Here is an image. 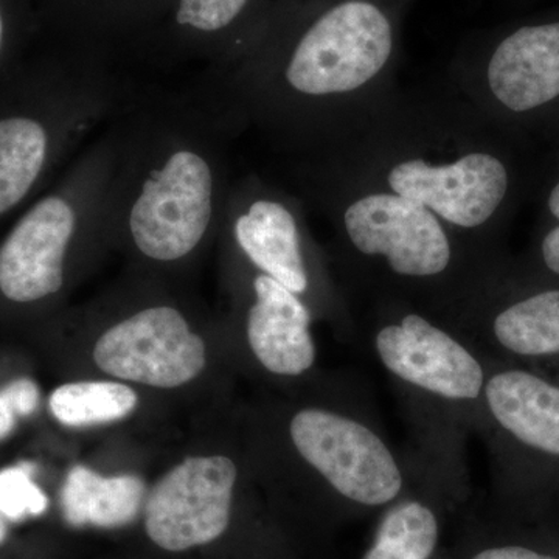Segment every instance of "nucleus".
Masks as SVG:
<instances>
[{"label": "nucleus", "instance_id": "nucleus-12", "mask_svg": "<svg viewBox=\"0 0 559 559\" xmlns=\"http://www.w3.org/2000/svg\"><path fill=\"white\" fill-rule=\"evenodd\" d=\"M238 469L226 455L189 457L168 471L145 502V530L160 549L213 543L230 524Z\"/></svg>", "mask_w": 559, "mask_h": 559}, {"label": "nucleus", "instance_id": "nucleus-22", "mask_svg": "<svg viewBox=\"0 0 559 559\" xmlns=\"http://www.w3.org/2000/svg\"><path fill=\"white\" fill-rule=\"evenodd\" d=\"M0 392L9 401L14 414L21 415V417H28L39 407L40 393L38 384L28 380V378L14 380L7 388L0 390Z\"/></svg>", "mask_w": 559, "mask_h": 559}, {"label": "nucleus", "instance_id": "nucleus-19", "mask_svg": "<svg viewBox=\"0 0 559 559\" xmlns=\"http://www.w3.org/2000/svg\"><path fill=\"white\" fill-rule=\"evenodd\" d=\"M259 0H179L175 22L179 27L215 36L237 27Z\"/></svg>", "mask_w": 559, "mask_h": 559}, {"label": "nucleus", "instance_id": "nucleus-9", "mask_svg": "<svg viewBox=\"0 0 559 559\" xmlns=\"http://www.w3.org/2000/svg\"><path fill=\"white\" fill-rule=\"evenodd\" d=\"M374 356L395 380L423 395L476 404L487 370L450 323L395 297H380L371 331Z\"/></svg>", "mask_w": 559, "mask_h": 559}, {"label": "nucleus", "instance_id": "nucleus-14", "mask_svg": "<svg viewBox=\"0 0 559 559\" xmlns=\"http://www.w3.org/2000/svg\"><path fill=\"white\" fill-rule=\"evenodd\" d=\"M474 318H487L492 340L513 355H559V288L539 289L499 304L479 293H468L441 320L452 325Z\"/></svg>", "mask_w": 559, "mask_h": 559}, {"label": "nucleus", "instance_id": "nucleus-15", "mask_svg": "<svg viewBox=\"0 0 559 559\" xmlns=\"http://www.w3.org/2000/svg\"><path fill=\"white\" fill-rule=\"evenodd\" d=\"M485 409L513 439L559 457V388L524 370L488 374L481 392Z\"/></svg>", "mask_w": 559, "mask_h": 559}, {"label": "nucleus", "instance_id": "nucleus-25", "mask_svg": "<svg viewBox=\"0 0 559 559\" xmlns=\"http://www.w3.org/2000/svg\"><path fill=\"white\" fill-rule=\"evenodd\" d=\"M7 47H9V21H7L5 11L0 3V68L5 61Z\"/></svg>", "mask_w": 559, "mask_h": 559}, {"label": "nucleus", "instance_id": "nucleus-7", "mask_svg": "<svg viewBox=\"0 0 559 559\" xmlns=\"http://www.w3.org/2000/svg\"><path fill=\"white\" fill-rule=\"evenodd\" d=\"M450 90L500 130L559 148V20L474 40L452 62Z\"/></svg>", "mask_w": 559, "mask_h": 559}, {"label": "nucleus", "instance_id": "nucleus-10", "mask_svg": "<svg viewBox=\"0 0 559 559\" xmlns=\"http://www.w3.org/2000/svg\"><path fill=\"white\" fill-rule=\"evenodd\" d=\"M288 437L301 462L334 495L355 506H389L406 487L399 455L355 412L304 407L289 419Z\"/></svg>", "mask_w": 559, "mask_h": 559}, {"label": "nucleus", "instance_id": "nucleus-21", "mask_svg": "<svg viewBox=\"0 0 559 559\" xmlns=\"http://www.w3.org/2000/svg\"><path fill=\"white\" fill-rule=\"evenodd\" d=\"M540 231L538 257L544 270L559 277V148L538 179Z\"/></svg>", "mask_w": 559, "mask_h": 559}, {"label": "nucleus", "instance_id": "nucleus-3", "mask_svg": "<svg viewBox=\"0 0 559 559\" xmlns=\"http://www.w3.org/2000/svg\"><path fill=\"white\" fill-rule=\"evenodd\" d=\"M112 238L146 263H186L221 231L240 130L212 91L130 98L114 119Z\"/></svg>", "mask_w": 559, "mask_h": 559}, {"label": "nucleus", "instance_id": "nucleus-18", "mask_svg": "<svg viewBox=\"0 0 559 559\" xmlns=\"http://www.w3.org/2000/svg\"><path fill=\"white\" fill-rule=\"evenodd\" d=\"M439 543V520L423 500L395 503L382 518L362 559H430Z\"/></svg>", "mask_w": 559, "mask_h": 559}, {"label": "nucleus", "instance_id": "nucleus-8", "mask_svg": "<svg viewBox=\"0 0 559 559\" xmlns=\"http://www.w3.org/2000/svg\"><path fill=\"white\" fill-rule=\"evenodd\" d=\"M221 234L246 266L293 290L311 311L320 304L340 312L299 198L260 176H242L231 183Z\"/></svg>", "mask_w": 559, "mask_h": 559}, {"label": "nucleus", "instance_id": "nucleus-16", "mask_svg": "<svg viewBox=\"0 0 559 559\" xmlns=\"http://www.w3.org/2000/svg\"><path fill=\"white\" fill-rule=\"evenodd\" d=\"M145 481L134 474L105 477L87 466L69 471L61 489L64 520L72 527L120 528L142 510Z\"/></svg>", "mask_w": 559, "mask_h": 559}, {"label": "nucleus", "instance_id": "nucleus-24", "mask_svg": "<svg viewBox=\"0 0 559 559\" xmlns=\"http://www.w3.org/2000/svg\"><path fill=\"white\" fill-rule=\"evenodd\" d=\"M14 426H16V414L0 392V440L9 437L13 432Z\"/></svg>", "mask_w": 559, "mask_h": 559}, {"label": "nucleus", "instance_id": "nucleus-20", "mask_svg": "<svg viewBox=\"0 0 559 559\" xmlns=\"http://www.w3.org/2000/svg\"><path fill=\"white\" fill-rule=\"evenodd\" d=\"M35 466L20 463L0 471V513L7 521L21 522L40 516L49 507V499L33 480Z\"/></svg>", "mask_w": 559, "mask_h": 559}, {"label": "nucleus", "instance_id": "nucleus-27", "mask_svg": "<svg viewBox=\"0 0 559 559\" xmlns=\"http://www.w3.org/2000/svg\"><path fill=\"white\" fill-rule=\"evenodd\" d=\"M385 2L393 3V5L401 7V9H403L404 3H406L407 0H385Z\"/></svg>", "mask_w": 559, "mask_h": 559}, {"label": "nucleus", "instance_id": "nucleus-17", "mask_svg": "<svg viewBox=\"0 0 559 559\" xmlns=\"http://www.w3.org/2000/svg\"><path fill=\"white\" fill-rule=\"evenodd\" d=\"M49 406L61 425L86 428L130 417L138 409L139 396L123 382H69L51 393Z\"/></svg>", "mask_w": 559, "mask_h": 559}, {"label": "nucleus", "instance_id": "nucleus-6", "mask_svg": "<svg viewBox=\"0 0 559 559\" xmlns=\"http://www.w3.org/2000/svg\"><path fill=\"white\" fill-rule=\"evenodd\" d=\"M117 131L109 124L32 202L0 242V300L31 308L57 299L92 242L114 240Z\"/></svg>", "mask_w": 559, "mask_h": 559}, {"label": "nucleus", "instance_id": "nucleus-5", "mask_svg": "<svg viewBox=\"0 0 559 559\" xmlns=\"http://www.w3.org/2000/svg\"><path fill=\"white\" fill-rule=\"evenodd\" d=\"M128 100L123 83L91 69H40L0 81V221L38 197Z\"/></svg>", "mask_w": 559, "mask_h": 559}, {"label": "nucleus", "instance_id": "nucleus-11", "mask_svg": "<svg viewBox=\"0 0 559 559\" xmlns=\"http://www.w3.org/2000/svg\"><path fill=\"white\" fill-rule=\"evenodd\" d=\"M94 360L121 381L175 389L200 377L207 348L182 310L157 301L128 312L103 331Z\"/></svg>", "mask_w": 559, "mask_h": 559}, {"label": "nucleus", "instance_id": "nucleus-1", "mask_svg": "<svg viewBox=\"0 0 559 559\" xmlns=\"http://www.w3.org/2000/svg\"><path fill=\"white\" fill-rule=\"evenodd\" d=\"M401 7L312 0L271 25L226 79L205 83L240 128L300 157L322 153L400 94Z\"/></svg>", "mask_w": 559, "mask_h": 559}, {"label": "nucleus", "instance_id": "nucleus-2", "mask_svg": "<svg viewBox=\"0 0 559 559\" xmlns=\"http://www.w3.org/2000/svg\"><path fill=\"white\" fill-rule=\"evenodd\" d=\"M525 146L448 87L436 94L400 92L336 145L300 159L320 162L429 210L491 261L492 241L532 183Z\"/></svg>", "mask_w": 559, "mask_h": 559}, {"label": "nucleus", "instance_id": "nucleus-26", "mask_svg": "<svg viewBox=\"0 0 559 559\" xmlns=\"http://www.w3.org/2000/svg\"><path fill=\"white\" fill-rule=\"evenodd\" d=\"M7 535H9V527H7V520L0 513V546H2L3 540L7 539Z\"/></svg>", "mask_w": 559, "mask_h": 559}, {"label": "nucleus", "instance_id": "nucleus-23", "mask_svg": "<svg viewBox=\"0 0 559 559\" xmlns=\"http://www.w3.org/2000/svg\"><path fill=\"white\" fill-rule=\"evenodd\" d=\"M471 559H557L549 557V555L539 554L527 547L520 546H503V547H489L474 555Z\"/></svg>", "mask_w": 559, "mask_h": 559}, {"label": "nucleus", "instance_id": "nucleus-4", "mask_svg": "<svg viewBox=\"0 0 559 559\" xmlns=\"http://www.w3.org/2000/svg\"><path fill=\"white\" fill-rule=\"evenodd\" d=\"M305 193L326 216L349 270L378 297L448 314L492 266L433 213L399 194L300 159Z\"/></svg>", "mask_w": 559, "mask_h": 559}, {"label": "nucleus", "instance_id": "nucleus-13", "mask_svg": "<svg viewBox=\"0 0 559 559\" xmlns=\"http://www.w3.org/2000/svg\"><path fill=\"white\" fill-rule=\"evenodd\" d=\"M246 288V340L260 366L286 378L310 371L318 349L307 301L259 271L252 270Z\"/></svg>", "mask_w": 559, "mask_h": 559}]
</instances>
